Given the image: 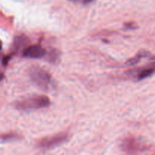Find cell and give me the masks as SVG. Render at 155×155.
I'll list each match as a JSON object with an SVG mask.
<instances>
[{
  "label": "cell",
  "instance_id": "6da1fadb",
  "mask_svg": "<svg viewBox=\"0 0 155 155\" xmlns=\"http://www.w3.org/2000/svg\"><path fill=\"white\" fill-rule=\"evenodd\" d=\"M50 99L44 95H34L17 101L15 107L20 110H33L47 107L50 105Z\"/></svg>",
  "mask_w": 155,
  "mask_h": 155
},
{
  "label": "cell",
  "instance_id": "7a4b0ae2",
  "mask_svg": "<svg viewBox=\"0 0 155 155\" xmlns=\"http://www.w3.org/2000/svg\"><path fill=\"white\" fill-rule=\"evenodd\" d=\"M30 80L39 88L43 90H48L52 86V77L45 70L39 67H33L29 71Z\"/></svg>",
  "mask_w": 155,
  "mask_h": 155
},
{
  "label": "cell",
  "instance_id": "3957f363",
  "mask_svg": "<svg viewBox=\"0 0 155 155\" xmlns=\"http://www.w3.org/2000/svg\"><path fill=\"white\" fill-rule=\"evenodd\" d=\"M121 150L128 154H136L147 149V146L140 139L136 136H127L120 142Z\"/></svg>",
  "mask_w": 155,
  "mask_h": 155
},
{
  "label": "cell",
  "instance_id": "277c9868",
  "mask_svg": "<svg viewBox=\"0 0 155 155\" xmlns=\"http://www.w3.org/2000/svg\"><path fill=\"white\" fill-rule=\"evenodd\" d=\"M68 138L69 136L67 133H58V134L40 139L38 142L37 145L39 148L48 149V148H54V147L58 146V145L64 143L68 140Z\"/></svg>",
  "mask_w": 155,
  "mask_h": 155
},
{
  "label": "cell",
  "instance_id": "5b68a950",
  "mask_svg": "<svg viewBox=\"0 0 155 155\" xmlns=\"http://www.w3.org/2000/svg\"><path fill=\"white\" fill-rule=\"evenodd\" d=\"M155 73V62L147 66L142 67V68H136L129 71L128 74L130 77L136 79L137 81L145 80L148 77H151Z\"/></svg>",
  "mask_w": 155,
  "mask_h": 155
},
{
  "label": "cell",
  "instance_id": "8992f818",
  "mask_svg": "<svg viewBox=\"0 0 155 155\" xmlns=\"http://www.w3.org/2000/svg\"><path fill=\"white\" fill-rule=\"evenodd\" d=\"M46 54V50L40 45H30L23 51V56L27 58H42Z\"/></svg>",
  "mask_w": 155,
  "mask_h": 155
},
{
  "label": "cell",
  "instance_id": "52a82bcc",
  "mask_svg": "<svg viewBox=\"0 0 155 155\" xmlns=\"http://www.w3.org/2000/svg\"><path fill=\"white\" fill-rule=\"evenodd\" d=\"M143 58H152L153 56L152 54H151V53L148 52V51H139L134 58H130V60L127 61V64L128 65H135L136 64L139 63V61H141V59Z\"/></svg>",
  "mask_w": 155,
  "mask_h": 155
},
{
  "label": "cell",
  "instance_id": "ba28073f",
  "mask_svg": "<svg viewBox=\"0 0 155 155\" xmlns=\"http://www.w3.org/2000/svg\"><path fill=\"white\" fill-rule=\"evenodd\" d=\"M29 42V39L24 35L18 36L14 40L13 48L15 50H19L22 47L26 46Z\"/></svg>",
  "mask_w": 155,
  "mask_h": 155
},
{
  "label": "cell",
  "instance_id": "9c48e42d",
  "mask_svg": "<svg viewBox=\"0 0 155 155\" xmlns=\"http://www.w3.org/2000/svg\"><path fill=\"white\" fill-rule=\"evenodd\" d=\"M48 58L50 62H51V63H55L59 59V51H58L55 49L50 51L49 54H48Z\"/></svg>",
  "mask_w": 155,
  "mask_h": 155
},
{
  "label": "cell",
  "instance_id": "30bf717a",
  "mask_svg": "<svg viewBox=\"0 0 155 155\" xmlns=\"http://www.w3.org/2000/svg\"><path fill=\"white\" fill-rule=\"evenodd\" d=\"M19 139V136L15 133H7V134H3L2 136V140L5 141H11V140H15V139Z\"/></svg>",
  "mask_w": 155,
  "mask_h": 155
},
{
  "label": "cell",
  "instance_id": "8fae6325",
  "mask_svg": "<svg viewBox=\"0 0 155 155\" xmlns=\"http://www.w3.org/2000/svg\"><path fill=\"white\" fill-rule=\"evenodd\" d=\"M94 0H83V4H89V3L92 2Z\"/></svg>",
  "mask_w": 155,
  "mask_h": 155
}]
</instances>
